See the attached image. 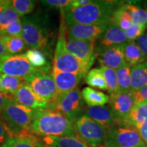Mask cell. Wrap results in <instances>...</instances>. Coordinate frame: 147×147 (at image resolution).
I'll list each match as a JSON object with an SVG mask.
<instances>
[{"label":"cell","instance_id":"6da1fadb","mask_svg":"<svg viewBox=\"0 0 147 147\" xmlns=\"http://www.w3.org/2000/svg\"><path fill=\"white\" fill-rule=\"evenodd\" d=\"M23 38L28 48L42 51L51 59L55 34L47 13L36 12L21 18Z\"/></svg>","mask_w":147,"mask_h":147},{"label":"cell","instance_id":"7a4b0ae2","mask_svg":"<svg viewBox=\"0 0 147 147\" xmlns=\"http://www.w3.org/2000/svg\"><path fill=\"white\" fill-rule=\"evenodd\" d=\"M121 3L119 1L93 0L80 8L64 9L65 22L67 24L109 25L114 12Z\"/></svg>","mask_w":147,"mask_h":147},{"label":"cell","instance_id":"3957f363","mask_svg":"<svg viewBox=\"0 0 147 147\" xmlns=\"http://www.w3.org/2000/svg\"><path fill=\"white\" fill-rule=\"evenodd\" d=\"M29 132L38 137L78 138L73 126L63 115L53 110L35 111Z\"/></svg>","mask_w":147,"mask_h":147},{"label":"cell","instance_id":"277c9868","mask_svg":"<svg viewBox=\"0 0 147 147\" xmlns=\"http://www.w3.org/2000/svg\"><path fill=\"white\" fill-rule=\"evenodd\" d=\"M60 12L59 31L54 51L53 67L61 71L82 74L86 76L90 65L80 61L67 50L66 47L67 26L64 9H61Z\"/></svg>","mask_w":147,"mask_h":147},{"label":"cell","instance_id":"5b68a950","mask_svg":"<svg viewBox=\"0 0 147 147\" xmlns=\"http://www.w3.org/2000/svg\"><path fill=\"white\" fill-rule=\"evenodd\" d=\"M35 111L10 99L0 113V119L15 136L30 129Z\"/></svg>","mask_w":147,"mask_h":147},{"label":"cell","instance_id":"8992f818","mask_svg":"<svg viewBox=\"0 0 147 147\" xmlns=\"http://www.w3.org/2000/svg\"><path fill=\"white\" fill-rule=\"evenodd\" d=\"M84 104L81 91L76 88L70 91L59 93L51 104L50 110L63 115L73 125L76 119L83 114Z\"/></svg>","mask_w":147,"mask_h":147},{"label":"cell","instance_id":"52a82bcc","mask_svg":"<svg viewBox=\"0 0 147 147\" xmlns=\"http://www.w3.org/2000/svg\"><path fill=\"white\" fill-rule=\"evenodd\" d=\"M72 126L78 138L89 146L100 147L105 144L106 129L88 116L82 114Z\"/></svg>","mask_w":147,"mask_h":147},{"label":"cell","instance_id":"ba28073f","mask_svg":"<svg viewBox=\"0 0 147 147\" xmlns=\"http://www.w3.org/2000/svg\"><path fill=\"white\" fill-rule=\"evenodd\" d=\"M120 124L106 129V147H136L144 143L137 129Z\"/></svg>","mask_w":147,"mask_h":147},{"label":"cell","instance_id":"9c48e42d","mask_svg":"<svg viewBox=\"0 0 147 147\" xmlns=\"http://www.w3.org/2000/svg\"><path fill=\"white\" fill-rule=\"evenodd\" d=\"M25 81L42 100L53 103L59 95L51 74L38 71L26 78Z\"/></svg>","mask_w":147,"mask_h":147},{"label":"cell","instance_id":"30bf717a","mask_svg":"<svg viewBox=\"0 0 147 147\" xmlns=\"http://www.w3.org/2000/svg\"><path fill=\"white\" fill-rule=\"evenodd\" d=\"M23 54L11 55L0 59V73L24 80L38 72Z\"/></svg>","mask_w":147,"mask_h":147},{"label":"cell","instance_id":"8fae6325","mask_svg":"<svg viewBox=\"0 0 147 147\" xmlns=\"http://www.w3.org/2000/svg\"><path fill=\"white\" fill-rule=\"evenodd\" d=\"M11 99L18 104L34 111H45L50 110L51 103L42 100L26 82H25L11 96Z\"/></svg>","mask_w":147,"mask_h":147},{"label":"cell","instance_id":"7c38bea8","mask_svg":"<svg viewBox=\"0 0 147 147\" xmlns=\"http://www.w3.org/2000/svg\"><path fill=\"white\" fill-rule=\"evenodd\" d=\"M108 103L113 114L120 123L127 117L136 104L132 91H118L110 94Z\"/></svg>","mask_w":147,"mask_h":147},{"label":"cell","instance_id":"4fadbf2b","mask_svg":"<svg viewBox=\"0 0 147 147\" xmlns=\"http://www.w3.org/2000/svg\"><path fill=\"white\" fill-rule=\"evenodd\" d=\"M67 36L73 39L95 42L105 32L108 25L67 24Z\"/></svg>","mask_w":147,"mask_h":147},{"label":"cell","instance_id":"5bb4252c","mask_svg":"<svg viewBox=\"0 0 147 147\" xmlns=\"http://www.w3.org/2000/svg\"><path fill=\"white\" fill-rule=\"evenodd\" d=\"M66 47L67 50L73 56L91 65L95 49V42L89 40H80L66 38Z\"/></svg>","mask_w":147,"mask_h":147},{"label":"cell","instance_id":"9a60e30c","mask_svg":"<svg viewBox=\"0 0 147 147\" xmlns=\"http://www.w3.org/2000/svg\"><path fill=\"white\" fill-rule=\"evenodd\" d=\"M83 114L88 116L106 129L116 125L120 124L110 106H85Z\"/></svg>","mask_w":147,"mask_h":147},{"label":"cell","instance_id":"2e32d148","mask_svg":"<svg viewBox=\"0 0 147 147\" xmlns=\"http://www.w3.org/2000/svg\"><path fill=\"white\" fill-rule=\"evenodd\" d=\"M98 59L101 65L117 69L127 63L121 45L100 48Z\"/></svg>","mask_w":147,"mask_h":147},{"label":"cell","instance_id":"e0dca14e","mask_svg":"<svg viewBox=\"0 0 147 147\" xmlns=\"http://www.w3.org/2000/svg\"><path fill=\"white\" fill-rule=\"evenodd\" d=\"M51 76L58 90L59 94L76 89L82 79L85 77L82 74L59 71L54 67H52Z\"/></svg>","mask_w":147,"mask_h":147},{"label":"cell","instance_id":"ac0fdd59","mask_svg":"<svg viewBox=\"0 0 147 147\" xmlns=\"http://www.w3.org/2000/svg\"><path fill=\"white\" fill-rule=\"evenodd\" d=\"M99 40L100 48L119 46L128 42L125 31L113 23L108 25L105 32Z\"/></svg>","mask_w":147,"mask_h":147},{"label":"cell","instance_id":"d6986e66","mask_svg":"<svg viewBox=\"0 0 147 147\" xmlns=\"http://www.w3.org/2000/svg\"><path fill=\"white\" fill-rule=\"evenodd\" d=\"M147 122V102L136 103L127 117L121 123L134 127L136 129Z\"/></svg>","mask_w":147,"mask_h":147},{"label":"cell","instance_id":"ffe728a7","mask_svg":"<svg viewBox=\"0 0 147 147\" xmlns=\"http://www.w3.org/2000/svg\"><path fill=\"white\" fill-rule=\"evenodd\" d=\"M126 63L130 67L142 63L146 58L135 41L127 42L121 45Z\"/></svg>","mask_w":147,"mask_h":147},{"label":"cell","instance_id":"44dd1931","mask_svg":"<svg viewBox=\"0 0 147 147\" xmlns=\"http://www.w3.org/2000/svg\"><path fill=\"white\" fill-rule=\"evenodd\" d=\"M23 55L35 69L42 72H49L51 68V59L42 51L29 49Z\"/></svg>","mask_w":147,"mask_h":147},{"label":"cell","instance_id":"7402d4cb","mask_svg":"<svg viewBox=\"0 0 147 147\" xmlns=\"http://www.w3.org/2000/svg\"><path fill=\"white\" fill-rule=\"evenodd\" d=\"M131 91H139L147 86V60L131 67Z\"/></svg>","mask_w":147,"mask_h":147},{"label":"cell","instance_id":"603a6c76","mask_svg":"<svg viewBox=\"0 0 147 147\" xmlns=\"http://www.w3.org/2000/svg\"><path fill=\"white\" fill-rule=\"evenodd\" d=\"M84 102L88 106H105L109 102V96L102 91L87 87L81 91Z\"/></svg>","mask_w":147,"mask_h":147},{"label":"cell","instance_id":"cb8c5ba5","mask_svg":"<svg viewBox=\"0 0 147 147\" xmlns=\"http://www.w3.org/2000/svg\"><path fill=\"white\" fill-rule=\"evenodd\" d=\"M40 139L45 144L57 147H90L78 138L47 136Z\"/></svg>","mask_w":147,"mask_h":147},{"label":"cell","instance_id":"d4e9b609","mask_svg":"<svg viewBox=\"0 0 147 147\" xmlns=\"http://www.w3.org/2000/svg\"><path fill=\"white\" fill-rule=\"evenodd\" d=\"M112 23H115L117 26L126 31L133 24L131 21V14L129 10L127 3H124L119 5L114 12Z\"/></svg>","mask_w":147,"mask_h":147},{"label":"cell","instance_id":"484cf974","mask_svg":"<svg viewBox=\"0 0 147 147\" xmlns=\"http://www.w3.org/2000/svg\"><path fill=\"white\" fill-rule=\"evenodd\" d=\"M0 39L11 55H21L24 51H27L28 48L23 38L3 36H0Z\"/></svg>","mask_w":147,"mask_h":147},{"label":"cell","instance_id":"4316f807","mask_svg":"<svg viewBox=\"0 0 147 147\" xmlns=\"http://www.w3.org/2000/svg\"><path fill=\"white\" fill-rule=\"evenodd\" d=\"M36 136L30 132H24L11 138L1 147H36Z\"/></svg>","mask_w":147,"mask_h":147},{"label":"cell","instance_id":"83f0119b","mask_svg":"<svg viewBox=\"0 0 147 147\" xmlns=\"http://www.w3.org/2000/svg\"><path fill=\"white\" fill-rule=\"evenodd\" d=\"M0 82L5 94L12 96L25 83V80L21 78L8 76L0 73Z\"/></svg>","mask_w":147,"mask_h":147},{"label":"cell","instance_id":"f1b7e54d","mask_svg":"<svg viewBox=\"0 0 147 147\" xmlns=\"http://www.w3.org/2000/svg\"><path fill=\"white\" fill-rule=\"evenodd\" d=\"M118 81L119 91H131V67L126 63L120 68L116 69Z\"/></svg>","mask_w":147,"mask_h":147},{"label":"cell","instance_id":"f546056e","mask_svg":"<svg viewBox=\"0 0 147 147\" xmlns=\"http://www.w3.org/2000/svg\"><path fill=\"white\" fill-rule=\"evenodd\" d=\"M85 82L89 87L107 91L105 79L100 68H93L88 71L85 76Z\"/></svg>","mask_w":147,"mask_h":147},{"label":"cell","instance_id":"4dcf8cb0","mask_svg":"<svg viewBox=\"0 0 147 147\" xmlns=\"http://www.w3.org/2000/svg\"><path fill=\"white\" fill-rule=\"evenodd\" d=\"M100 68L103 73V76L105 79L106 87H107V91L109 92L110 94L118 92L119 86L116 69L103 65H101Z\"/></svg>","mask_w":147,"mask_h":147},{"label":"cell","instance_id":"1f68e13d","mask_svg":"<svg viewBox=\"0 0 147 147\" xmlns=\"http://www.w3.org/2000/svg\"><path fill=\"white\" fill-rule=\"evenodd\" d=\"M36 1L32 0H13L11 1L12 8L20 18L27 16L34 11L36 5Z\"/></svg>","mask_w":147,"mask_h":147},{"label":"cell","instance_id":"d6a6232c","mask_svg":"<svg viewBox=\"0 0 147 147\" xmlns=\"http://www.w3.org/2000/svg\"><path fill=\"white\" fill-rule=\"evenodd\" d=\"M18 18H21L12 8L11 1H9V3L3 12L2 18L0 21V36H3L5 29L11 23Z\"/></svg>","mask_w":147,"mask_h":147},{"label":"cell","instance_id":"836d02e7","mask_svg":"<svg viewBox=\"0 0 147 147\" xmlns=\"http://www.w3.org/2000/svg\"><path fill=\"white\" fill-rule=\"evenodd\" d=\"M127 3L131 14L132 23L147 27V14L146 10L136 5Z\"/></svg>","mask_w":147,"mask_h":147},{"label":"cell","instance_id":"e575fe53","mask_svg":"<svg viewBox=\"0 0 147 147\" xmlns=\"http://www.w3.org/2000/svg\"><path fill=\"white\" fill-rule=\"evenodd\" d=\"M3 36L23 38V25L21 18H18L11 23L5 29Z\"/></svg>","mask_w":147,"mask_h":147},{"label":"cell","instance_id":"d590c367","mask_svg":"<svg viewBox=\"0 0 147 147\" xmlns=\"http://www.w3.org/2000/svg\"><path fill=\"white\" fill-rule=\"evenodd\" d=\"M146 28L147 27L142 25L134 23L132 24L131 26L127 30L125 31L128 42L136 41L140 36L144 34Z\"/></svg>","mask_w":147,"mask_h":147},{"label":"cell","instance_id":"8d00e7d4","mask_svg":"<svg viewBox=\"0 0 147 147\" xmlns=\"http://www.w3.org/2000/svg\"><path fill=\"white\" fill-rule=\"evenodd\" d=\"M42 5L50 8L65 9L70 4L71 0H43L40 1Z\"/></svg>","mask_w":147,"mask_h":147},{"label":"cell","instance_id":"74e56055","mask_svg":"<svg viewBox=\"0 0 147 147\" xmlns=\"http://www.w3.org/2000/svg\"><path fill=\"white\" fill-rule=\"evenodd\" d=\"M14 136L8 126L0 119V144H3L9 139L14 137Z\"/></svg>","mask_w":147,"mask_h":147},{"label":"cell","instance_id":"f35d334b","mask_svg":"<svg viewBox=\"0 0 147 147\" xmlns=\"http://www.w3.org/2000/svg\"><path fill=\"white\" fill-rule=\"evenodd\" d=\"M133 95L136 103L147 102V86L139 91L133 92Z\"/></svg>","mask_w":147,"mask_h":147},{"label":"cell","instance_id":"ab89813d","mask_svg":"<svg viewBox=\"0 0 147 147\" xmlns=\"http://www.w3.org/2000/svg\"><path fill=\"white\" fill-rule=\"evenodd\" d=\"M135 42L142 52L144 53L147 60V32H144Z\"/></svg>","mask_w":147,"mask_h":147},{"label":"cell","instance_id":"60d3db41","mask_svg":"<svg viewBox=\"0 0 147 147\" xmlns=\"http://www.w3.org/2000/svg\"><path fill=\"white\" fill-rule=\"evenodd\" d=\"M92 1L93 0H71L70 4L65 9H73L80 8V7L84 6V5H86L90 3H91Z\"/></svg>","mask_w":147,"mask_h":147},{"label":"cell","instance_id":"b9f144b4","mask_svg":"<svg viewBox=\"0 0 147 147\" xmlns=\"http://www.w3.org/2000/svg\"><path fill=\"white\" fill-rule=\"evenodd\" d=\"M144 144L147 146V122L137 129Z\"/></svg>","mask_w":147,"mask_h":147},{"label":"cell","instance_id":"7bdbcfd3","mask_svg":"<svg viewBox=\"0 0 147 147\" xmlns=\"http://www.w3.org/2000/svg\"><path fill=\"white\" fill-rule=\"evenodd\" d=\"M10 99L11 97H9L8 95L2 93V92H0V113L1 112L5 104H6V103Z\"/></svg>","mask_w":147,"mask_h":147},{"label":"cell","instance_id":"ee69618b","mask_svg":"<svg viewBox=\"0 0 147 147\" xmlns=\"http://www.w3.org/2000/svg\"><path fill=\"white\" fill-rule=\"evenodd\" d=\"M9 56H11V55L8 52L7 49H5L4 45L0 39V59H2L3 58L8 57Z\"/></svg>","mask_w":147,"mask_h":147},{"label":"cell","instance_id":"f6af8a7d","mask_svg":"<svg viewBox=\"0 0 147 147\" xmlns=\"http://www.w3.org/2000/svg\"><path fill=\"white\" fill-rule=\"evenodd\" d=\"M36 147H57L55 146H51V145L45 144V143L42 142L41 140L37 136H36Z\"/></svg>","mask_w":147,"mask_h":147},{"label":"cell","instance_id":"bcb514c9","mask_svg":"<svg viewBox=\"0 0 147 147\" xmlns=\"http://www.w3.org/2000/svg\"><path fill=\"white\" fill-rule=\"evenodd\" d=\"M8 3H9V0H8V1H5L4 3H3L2 4L0 5V21H1V18H2L3 11H4L5 8H6L7 5H8Z\"/></svg>","mask_w":147,"mask_h":147},{"label":"cell","instance_id":"7dc6e473","mask_svg":"<svg viewBox=\"0 0 147 147\" xmlns=\"http://www.w3.org/2000/svg\"><path fill=\"white\" fill-rule=\"evenodd\" d=\"M136 147H147V146H146V144H144V143H142V144H140L139 146H136Z\"/></svg>","mask_w":147,"mask_h":147},{"label":"cell","instance_id":"c3c4849f","mask_svg":"<svg viewBox=\"0 0 147 147\" xmlns=\"http://www.w3.org/2000/svg\"><path fill=\"white\" fill-rule=\"evenodd\" d=\"M0 92H2V93H4V91H3V89L2 87H1V82H0Z\"/></svg>","mask_w":147,"mask_h":147},{"label":"cell","instance_id":"681fc988","mask_svg":"<svg viewBox=\"0 0 147 147\" xmlns=\"http://www.w3.org/2000/svg\"><path fill=\"white\" fill-rule=\"evenodd\" d=\"M4 1H5V0H0V5L2 4L3 3H4Z\"/></svg>","mask_w":147,"mask_h":147},{"label":"cell","instance_id":"f907efd6","mask_svg":"<svg viewBox=\"0 0 147 147\" xmlns=\"http://www.w3.org/2000/svg\"><path fill=\"white\" fill-rule=\"evenodd\" d=\"M145 10H146V14H147V3H146V6H145V9H144Z\"/></svg>","mask_w":147,"mask_h":147}]
</instances>
